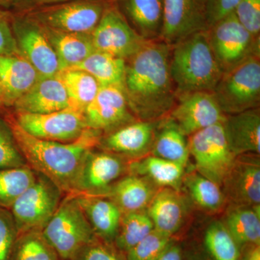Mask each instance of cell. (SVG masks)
<instances>
[{"instance_id":"obj_1","label":"cell","mask_w":260,"mask_h":260,"mask_svg":"<svg viewBox=\"0 0 260 260\" xmlns=\"http://www.w3.org/2000/svg\"><path fill=\"white\" fill-rule=\"evenodd\" d=\"M172 47L160 40L148 41L126 59L123 91L138 121L167 117L177 102L170 72Z\"/></svg>"},{"instance_id":"obj_2","label":"cell","mask_w":260,"mask_h":260,"mask_svg":"<svg viewBox=\"0 0 260 260\" xmlns=\"http://www.w3.org/2000/svg\"><path fill=\"white\" fill-rule=\"evenodd\" d=\"M3 116L11 126L27 165L50 179L65 194H73L83 159L88 151L97 148L102 133L87 128L72 143L48 141L28 134L6 114Z\"/></svg>"},{"instance_id":"obj_3","label":"cell","mask_w":260,"mask_h":260,"mask_svg":"<svg viewBox=\"0 0 260 260\" xmlns=\"http://www.w3.org/2000/svg\"><path fill=\"white\" fill-rule=\"evenodd\" d=\"M170 72L178 97L213 91L223 71L210 46L208 30L192 34L172 47Z\"/></svg>"},{"instance_id":"obj_4","label":"cell","mask_w":260,"mask_h":260,"mask_svg":"<svg viewBox=\"0 0 260 260\" xmlns=\"http://www.w3.org/2000/svg\"><path fill=\"white\" fill-rule=\"evenodd\" d=\"M42 234L61 260L73 259L82 248L98 239L74 194L65 195Z\"/></svg>"},{"instance_id":"obj_5","label":"cell","mask_w":260,"mask_h":260,"mask_svg":"<svg viewBox=\"0 0 260 260\" xmlns=\"http://www.w3.org/2000/svg\"><path fill=\"white\" fill-rule=\"evenodd\" d=\"M259 57L251 56L223 73L212 92L225 116L259 108Z\"/></svg>"},{"instance_id":"obj_6","label":"cell","mask_w":260,"mask_h":260,"mask_svg":"<svg viewBox=\"0 0 260 260\" xmlns=\"http://www.w3.org/2000/svg\"><path fill=\"white\" fill-rule=\"evenodd\" d=\"M65 195L50 179L36 172L35 181L10 209L18 235L28 232H42Z\"/></svg>"},{"instance_id":"obj_7","label":"cell","mask_w":260,"mask_h":260,"mask_svg":"<svg viewBox=\"0 0 260 260\" xmlns=\"http://www.w3.org/2000/svg\"><path fill=\"white\" fill-rule=\"evenodd\" d=\"M189 154L198 173L221 186L235 162L223 122L214 124L189 136Z\"/></svg>"},{"instance_id":"obj_8","label":"cell","mask_w":260,"mask_h":260,"mask_svg":"<svg viewBox=\"0 0 260 260\" xmlns=\"http://www.w3.org/2000/svg\"><path fill=\"white\" fill-rule=\"evenodd\" d=\"M112 0H70L29 12L46 28L66 32H93Z\"/></svg>"},{"instance_id":"obj_9","label":"cell","mask_w":260,"mask_h":260,"mask_svg":"<svg viewBox=\"0 0 260 260\" xmlns=\"http://www.w3.org/2000/svg\"><path fill=\"white\" fill-rule=\"evenodd\" d=\"M208 34L223 73L251 56L260 55L259 38L254 37L243 26L234 12L213 24Z\"/></svg>"},{"instance_id":"obj_10","label":"cell","mask_w":260,"mask_h":260,"mask_svg":"<svg viewBox=\"0 0 260 260\" xmlns=\"http://www.w3.org/2000/svg\"><path fill=\"white\" fill-rule=\"evenodd\" d=\"M12 28L20 55L40 77H54L60 73L61 67L55 51L37 20L28 13H12Z\"/></svg>"},{"instance_id":"obj_11","label":"cell","mask_w":260,"mask_h":260,"mask_svg":"<svg viewBox=\"0 0 260 260\" xmlns=\"http://www.w3.org/2000/svg\"><path fill=\"white\" fill-rule=\"evenodd\" d=\"M28 134L48 141L68 143L74 142L88 128L83 114L68 107L49 114L5 113Z\"/></svg>"},{"instance_id":"obj_12","label":"cell","mask_w":260,"mask_h":260,"mask_svg":"<svg viewBox=\"0 0 260 260\" xmlns=\"http://www.w3.org/2000/svg\"><path fill=\"white\" fill-rule=\"evenodd\" d=\"M130 160L97 148L88 151L80 167L71 194L106 195L129 172Z\"/></svg>"},{"instance_id":"obj_13","label":"cell","mask_w":260,"mask_h":260,"mask_svg":"<svg viewBox=\"0 0 260 260\" xmlns=\"http://www.w3.org/2000/svg\"><path fill=\"white\" fill-rule=\"evenodd\" d=\"M160 40L171 47L196 32L206 31L208 0H161Z\"/></svg>"},{"instance_id":"obj_14","label":"cell","mask_w":260,"mask_h":260,"mask_svg":"<svg viewBox=\"0 0 260 260\" xmlns=\"http://www.w3.org/2000/svg\"><path fill=\"white\" fill-rule=\"evenodd\" d=\"M95 51L126 60L143 47L145 41L130 26L112 0L91 34Z\"/></svg>"},{"instance_id":"obj_15","label":"cell","mask_w":260,"mask_h":260,"mask_svg":"<svg viewBox=\"0 0 260 260\" xmlns=\"http://www.w3.org/2000/svg\"><path fill=\"white\" fill-rule=\"evenodd\" d=\"M86 125L103 135L138 120L133 115L122 87L101 86L84 112Z\"/></svg>"},{"instance_id":"obj_16","label":"cell","mask_w":260,"mask_h":260,"mask_svg":"<svg viewBox=\"0 0 260 260\" xmlns=\"http://www.w3.org/2000/svg\"><path fill=\"white\" fill-rule=\"evenodd\" d=\"M225 116L210 92H195L180 95L168 115L186 137L223 122Z\"/></svg>"},{"instance_id":"obj_17","label":"cell","mask_w":260,"mask_h":260,"mask_svg":"<svg viewBox=\"0 0 260 260\" xmlns=\"http://www.w3.org/2000/svg\"><path fill=\"white\" fill-rule=\"evenodd\" d=\"M159 121H135L103 135L97 148L136 160L151 150Z\"/></svg>"},{"instance_id":"obj_18","label":"cell","mask_w":260,"mask_h":260,"mask_svg":"<svg viewBox=\"0 0 260 260\" xmlns=\"http://www.w3.org/2000/svg\"><path fill=\"white\" fill-rule=\"evenodd\" d=\"M251 154L239 155L224 180V195L234 205H260V162L259 157Z\"/></svg>"},{"instance_id":"obj_19","label":"cell","mask_w":260,"mask_h":260,"mask_svg":"<svg viewBox=\"0 0 260 260\" xmlns=\"http://www.w3.org/2000/svg\"><path fill=\"white\" fill-rule=\"evenodd\" d=\"M69 107L68 94L58 75L40 77L35 85L10 108L15 112L49 114Z\"/></svg>"},{"instance_id":"obj_20","label":"cell","mask_w":260,"mask_h":260,"mask_svg":"<svg viewBox=\"0 0 260 260\" xmlns=\"http://www.w3.org/2000/svg\"><path fill=\"white\" fill-rule=\"evenodd\" d=\"M98 239L114 244L123 213L104 195L74 194Z\"/></svg>"},{"instance_id":"obj_21","label":"cell","mask_w":260,"mask_h":260,"mask_svg":"<svg viewBox=\"0 0 260 260\" xmlns=\"http://www.w3.org/2000/svg\"><path fill=\"white\" fill-rule=\"evenodd\" d=\"M223 124L228 143L236 156L259 155V108L227 115Z\"/></svg>"},{"instance_id":"obj_22","label":"cell","mask_w":260,"mask_h":260,"mask_svg":"<svg viewBox=\"0 0 260 260\" xmlns=\"http://www.w3.org/2000/svg\"><path fill=\"white\" fill-rule=\"evenodd\" d=\"M40 78L35 68L21 56L0 55V90L10 109Z\"/></svg>"},{"instance_id":"obj_23","label":"cell","mask_w":260,"mask_h":260,"mask_svg":"<svg viewBox=\"0 0 260 260\" xmlns=\"http://www.w3.org/2000/svg\"><path fill=\"white\" fill-rule=\"evenodd\" d=\"M121 15L145 41L160 39L162 23L161 0H112Z\"/></svg>"},{"instance_id":"obj_24","label":"cell","mask_w":260,"mask_h":260,"mask_svg":"<svg viewBox=\"0 0 260 260\" xmlns=\"http://www.w3.org/2000/svg\"><path fill=\"white\" fill-rule=\"evenodd\" d=\"M155 194L145 178L129 174L116 181L104 196L112 200L124 214L143 211Z\"/></svg>"},{"instance_id":"obj_25","label":"cell","mask_w":260,"mask_h":260,"mask_svg":"<svg viewBox=\"0 0 260 260\" xmlns=\"http://www.w3.org/2000/svg\"><path fill=\"white\" fill-rule=\"evenodd\" d=\"M185 209L177 190L165 188L155 193L149 204L148 215L157 232L172 237L180 229Z\"/></svg>"},{"instance_id":"obj_26","label":"cell","mask_w":260,"mask_h":260,"mask_svg":"<svg viewBox=\"0 0 260 260\" xmlns=\"http://www.w3.org/2000/svg\"><path fill=\"white\" fill-rule=\"evenodd\" d=\"M42 27L55 51L61 70L79 64L95 51L91 34L61 32Z\"/></svg>"},{"instance_id":"obj_27","label":"cell","mask_w":260,"mask_h":260,"mask_svg":"<svg viewBox=\"0 0 260 260\" xmlns=\"http://www.w3.org/2000/svg\"><path fill=\"white\" fill-rule=\"evenodd\" d=\"M151 150L155 156L184 167L190 155L185 135L168 116L158 121Z\"/></svg>"},{"instance_id":"obj_28","label":"cell","mask_w":260,"mask_h":260,"mask_svg":"<svg viewBox=\"0 0 260 260\" xmlns=\"http://www.w3.org/2000/svg\"><path fill=\"white\" fill-rule=\"evenodd\" d=\"M184 167L178 162L151 155L130 161L129 173L148 178L157 185L177 190L180 187Z\"/></svg>"},{"instance_id":"obj_29","label":"cell","mask_w":260,"mask_h":260,"mask_svg":"<svg viewBox=\"0 0 260 260\" xmlns=\"http://www.w3.org/2000/svg\"><path fill=\"white\" fill-rule=\"evenodd\" d=\"M260 206L234 205L228 212L225 224L239 247L260 246Z\"/></svg>"},{"instance_id":"obj_30","label":"cell","mask_w":260,"mask_h":260,"mask_svg":"<svg viewBox=\"0 0 260 260\" xmlns=\"http://www.w3.org/2000/svg\"><path fill=\"white\" fill-rule=\"evenodd\" d=\"M125 67V59L95 51L79 64L71 68L86 72L95 78L100 87H122Z\"/></svg>"},{"instance_id":"obj_31","label":"cell","mask_w":260,"mask_h":260,"mask_svg":"<svg viewBox=\"0 0 260 260\" xmlns=\"http://www.w3.org/2000/svg\"><path fill=\"white\" fill-rule=\"evenodd\" d=\"M64 85L69 107L84 114L96 96L100 85L93 76L83 70L67 68L57 75Z\"/></svg>"},{"instance_id":"obj_32","label":"cell","mask_w":260,"mask_h":260,"mask_svg":"<svg viewBox=\"0 0 260 260\" xmlns=\"http://www.w3.org/2000/svg\"><path fill=\"white\" fill-rule=\"evenodd\" d=\"M184 185L191 200L201 209L215 213L223 208L225 198L220 186L200 173L186 177Z\"/></svg>"},{"instance_id":"obj_33","label":"cell","mask_w":260,"mask_h":260,"mask_svg":"<svg viewBox=\"0 0 260 260\" xmlns=\"http://www.w3.org/2000/svg\"><path fill=\"white\" fill-rule=\"evenodd\" d=\"M153 230V222L144 212L123 214L114 246L126 254Z\"/></svg>"},{"instance_id":"obj_34","label":"cell","mask_w":260,"mask_h":260,"mask_svg":"<svg viewBox=\"0 0 260 260\" xmlns=\"http://www.w3.org/2000/svg\"><path fill=\"white\" fill-rule=\"evenodd\" d=\"M36 179V172L28 166L0 169V208L10 210Z\"/></svg>"},{"instance_id":"obj_35","label":"cell","mask_w":260,"mask_h":260,"mask_svg":"<svg viewBox=\"0 0 260 260\" xmlns=\"http://www.w3.org/2000/svg\"><path fill=\"white\" fill-rule=\"evenodd\" d=\"M204 244L213 260H240V247L221 222H213L208 226Z\"/></svg>"},{"instance_id":"obj_36","label":"cell","mask_w":260,"mask_h":260,"mask_svg":"<svg viewBox=\"0 0 260 260\" xmlns=\"http://www.w3.org/2000/svg\"><path fill=\"white\" fill-rule=\"evenodd\" d=\"M12 260L61 259L42 232H32L18 235Z\"/></svg>"},{"instance_id":"obj_37","label":"cell","mask_w":260,"mask_h":260,"mask_svg":"<svg viewBox=\"0 0 260 260\" xmlns=\"http://www.w3.org/2000/svg\"><path fill=\"white\" fill-rule=\"evenodd\" d=\"M25 166L28 165L17 143L11 126L4 116L0 115V169Z\"/></svg>"},{"instance_id":"obj_38","label":"cell","mask_w":260,"mask_h":260,"mask_svg":"<svg viewBox=\"0 0 260 260\" xmlns=\"http://www.w3.org/2000/svg\"><path fill=\"white\" fill-rule=\"evenodd\" d=\"M172 244V237L154 229L125 254V260H156Z\"/></svg>"},{"instance_id":"obj_39","label":"cell","mask_w":260,"mask_h":260,"mask_svg":"<svg viewBox=\"0 0 260 260\" xmlns=\"http://www.w3.org/2000/svg\"><path fill=\"white\" fill-rule=\"evenodd\" d=\"M18 237L11 212L0 208V260H12Z\"/></svg>"},{"instance_id":"obj_40","label":"cell","mask_w":260,"mask_h":260,"mask_svg":"<svg viewBox=\"0 0 260 260\" xmlns=\"http://www.w3.org/2000/svg\"><path fill=\"white\" fill-rule=\"evenodd\" d=\"M239 21L254 37L260 36V0H240L234 10Z\"/></svg>"},{"instance_id":"obj_41","label":"cell","mask_w":260,"mask_h":260,"mask_svg":"<svg viewBox=\"0 0 260 260\" xmlns=\"http://www.w3.org/2000/svg\"><path fill=\"white\" fill-rule=\"evenodd\" d=\"M118 251L114 244L98 239L82 248L72 260H125Z\"/></svg>"},{"instance_id":"obj_42","label":"cell","mask_w":260,"mask_h":260,"mask_svg":"<svg viewBox=\"0 0 260 260\" xmlns=\"http://www.w3.org/2000/svg\"><path fill=\"white\" fill-rule=\"evenodd\" d=\"M0 55L21 56L12 28V13L0 8Z\"/></svg>"},{"instance_id":"obj_43","label":"cell","mask_w":260,"mask_h":260,"mask_svg":"<svg viewBox=\"0 0 260 260\" xmlns=\"http://www.w3.org/2000/svg\"><path fill=\"white\" fill-rule=\"evenodd\" d=\"M240 0H208L209 28L219 20L234 12Z\"/></svg>"},{"instance_id":"obj_44","label":"cell","mask_w":260,"mask_h":260,"mask_svg":"<svg viewBox=\"0 0 260 260\" xmlns=\"http://www.w3.org/2000/svg\"><path fill=\"white\" fill-rule=\"evenodd\" d=\"M70 0H15L10 11L14 13H26L43 7L59 4Z\"/></svg>"},{"instance_id":"obj_45","label":"cell","mask_w":260,"mask_h":260,"mask_svg":"<svg viewBox=\"0 0 260 260\" xmlns=\"http://www.w3.org/2000/svg\"><path fill=\"white\" fill-rule=\"evenodd\" d=\"M156 260H183L182 249L172 243Z\"/></svg>"},{"instance_id":"obj_46","label":"cell","mask_w":260,"mask_h":260,"mask_svg":"<svg viewBox=\"0 0 260 260\" xmlns=\"http://www.w3.org/2000/svg\"><path fill=\"white\" fill-rule=\"evenodd\" d=\"M241 260H260V246L249 245V249Z\"/></svg>"},{"instance_id":"obj_47","label":"cell","mask_w":260,"mask_h":260,"mask_svg":"<svg viewBox=\"0 0 260 260\" xmlns=\"http://www.w3.org/2000/svg\"><path fill=\"white\" fill-rule=\"evenodd\" d=\"M15 1V0H0V8L10 11L14 5Z\"/></svg>"},{"instance_id":"obj_48","label":"cell","mask_w":260,"mask_h":260,"mask_svg":"<svg viewBox=\"0 0 260 260\" xmlns=\"http://www.w3.org/2000/svg\"><path fill=\"white\" fill-rule=\"evenodd\" d=\"M7 110H8V108H7L6 105H5L3 94H2L1 90H0V115L3 116V114L6 112Z\"/></svg>"}]
</instances>
